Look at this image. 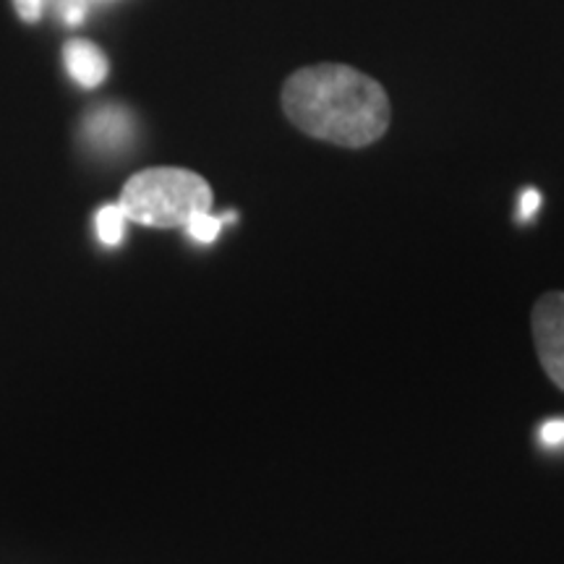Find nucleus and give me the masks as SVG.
Returning <instances> with one entry per match:
<instances>
[{
    "label": "nucleus",
    "instance_id": "nucleus-9",
    "mask_svg": "<svg viewBox=\"0 0 564 564\" xmlns=\"http://www.w3.org/2000/svg\"><path fill=\"white\" fill-rule=\"evenodd\" d=\"M42 3H45V0H13V6H17V13L24 21H37L40 13H42Z\"/></svg>",
    "mask_w": 564,
    "mask_h": 564
},
{
    "label": "nucleus",
    "instance_id": "nucleus-5",
    "mask_svg": "<svg viewBox=\"0 0 564 564\" xmlns=\"http://www.w3.org/2000/svg\"><path fill=\"white\" fill-rule=\"evenodd\" d=\"M66 68L79 87L95 89L108 79V58H105L100 47L89 40H70L63 51Z\"/></svg>",
    "mask_w": 564,
    "mask_h": 564
},
{
    "label": "nucleus",
    "instance_id": "nucleus-1",
    "mask_svg": "<svg viewBox=\"0 0 564 564\" xmlns=\"http://www.w3.org/2000/svg\"><path fill=\"white\" fill-rule=\"evenodd\" d=\"M280 100L295 129L345 150H364L390 129L392 108L382 84L343 63L299 68Z\"/></svg>",
    "mask_w": 564,
    "mask_h": 564
},
{
    "label": "nucleus",
    "instance_id": "nucleus-7",
    "mask_svg": "<svg viewBox=\"0 0 564 564\" xmlns=\"http://www.w3.org/2000/svg\"><path fill=\"white\" fill-rule=\"evenodd\" d=\"M220 228H223V220L220 217L209 215V212H202V215H196L192 223L186 225L188 236L194 238V241L199 243H212L217 236H220Z\"/></svg>",
    "mask_w": 564,
    "mask_h": 564
},
{
    "label": "nucleus",
    "instance_id": "nucleus-3",
    "mask_svg": "<svg viewBox=\"0 0 564 564\" xmlns=\"http://www.w3.org/2000/svg\"><path fill=\"white\" fill-rule=\"evenodd\" d=\"M533 345L546 377L564 392V293L552 291L535 301L531 312Z\"/></svg>",
    "mask_w": 564,
    "mask_h": 564
},
{
    "label": "nucleus",
    "instance_id": "nucleus-11",
    "mask_svg": "<svg viewBox=\"0 0 564 564\" xmlns=\"http://www.w3.org/2000/svg\"><path fill=\"white\" fill-rule=\"evenodd\" d=\"M84 13H87V9H84L82 0H68V3L63 6V19H66L68 24H79Z\"/></svg>",
    "mask_w": 564,
    "mask_h": 564
},
{
    "label": "nucleus",
    "instance_id": "nucleus-2",
    "mask_svg": "<svg viewBox=\"0 0 564 564\" xmlns=\"http://www.w3.org/2000/svg\"><path fill=\"white\" fill-rule=\"evenodd\" d=\"M126 220L150 228H186L212 209L209 183L183 167H150L126 181L121 194Z\"/></svg>",
    "mask_w": 564,
    "mask_h": 564
},
{
    "label": "nucleus",
    "instance_id": "nucleus-8",
    "mask_svg": "<svg viewBox=\"0 0 564 564\" xmlns=\"http://www.w3.org/2000/svg\"><path fill=\"white\" fill-rule=\"evenodd\" d=\"M541 442L546 444V447H562L564 444V421L562 419H554V421H546L544 426H541Z\"/></svg>",
    "mask_w": 564,
    "mask_h": 564
},
{
    "label": "nucleus",
    "instance_id": "nucleus-10",
    "mask_svg": "<svg viewBox=\"0 0 564 564\" xmlns=\"http://www.w3.org/2000/svg\"><path fill=\"white\" fill-rule=\"evenodd\" d=\"M539 204H541L539 192H535V188H528L523 199H520V217H533L535 209H539Z\"/></svg>",
    "mask_w": 564,
    "mask_h": 564
},
{
    "label": "nucleus",
    "instance_id": "nucleus-4",
    "mask_svg": "<svg viewBox=\"0 0 564 564\" xmlns=\"http://www.w3.org/2000/svg\"><path fill=\"white\" fill-rule=\"evenodd\" d=\"M84 133H87V141L95 147V150L116 152V150H123V147L131 141L133 121L129 110L108 105V108H97L91 116H87Z\"/></svg>",
    "mask_w": 564,
    "mask_h": 564
},
{
    "label": "nucleus",
    "instance_id": "nucleus-6",
    "mask_svg": "<svg viewBox=\"0 0 564 564\" xmlns=\"http://www.w3.org/2000/svg\"><path fill=\"white\" fill-rule=\"evenodd\" d=\"M126 232V215L121 204H108L97 212V236L105 246H118L123 241Z\"/></svg>",
    "mask_w": 564,
    "mask_h": 564
}]
</instances>
